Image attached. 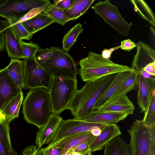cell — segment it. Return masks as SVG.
Wrapping results in <instances>:
<instances>
[{
    "label": "cell",
    "instance_id": "6da1fadb",
    "mask_svg": "<svg viewBox=\"0 0 155 155\" xmlns=\"http://www.w3.org/2000/svg\"><path fill=\"white\" fill-rule=\"evenodd\" d=\"M117 74L107 75L94 81L85 82L81 89L77 90L67 107L74 119L82 120L93 111L94 105L114 79Z\"/></svg>",
    "mask_w": 155,
    "mask_h": 155
},
{
    "label": "cell",
    "instance_id": "7a4b0ae2",
    "mask_svg": "<svg viewBox=\"0 0 155 155\" xmlns=\"http://www.w3.org/2000/svg\"><path fill=\"white\" fill-rule=\"evenodd\" d=\"M22 112L28 123L39 129L43 126L52 114L48 90L42 87L30 90L23 101Z\"/></svg>",
    "mask_w": 155,
    "mask_h": 155
},
{
    "label": "cell",
    "instance_id": "3957f363",
    "mask_svg": "<svg viewBox=\"0 0 155 155\" xmlns=\"http://www.w3.org/2000/svg\"><path fill=\"white\" fill-rule=\"evenodd\" d=\"M79 74L85 82L95 81L104 76L134 70L127 66L115 63L101 54L90 51L87 56L80 60Z\"/></svg>",
    "mask_w": 155,
    "mask_h": 155
},
{
    "label": "cell",
    "instance_id": "277c9868",
    "mask_svg": "<svg viewBox=\"0 0 155 155\" xmlns=\"http://www.w3.org/2000/svg\"><path fill=\"white\" fill-rule=\"evenodd\" d=\"M78 90L77 80L59 76L51 77L48 91L52 113L59 115L67 109Z\"/></svg>",
    "mask_w": 155,
    "mask_h": 155
},
{
    "label": "cell",
    "instance_id": "5b68a950",
    "mask_svg": "<svg viewBox=\"0 0 155 155\" xmlns=\"http://www.w3.org/2000/svg\"><path fill=\"white\" fill-rule=\"evenodd\" d=\"M51 56L39 63L51 77L59 76L77 80L78 70L76 62L68 51L58 47H51Z\"/></svg>",
    "mask_w": 155,
    "mask_h": 155
},
{
    "label": "cell",
    "instance_id": "8992f818",
    "mask_svg": "<svg viewBox=\"0 0 155 155\" xmlns=\"http://www.w3.org/2000/svg\"><path fill=\"white\" fill-rule=\"evenodd\" d=\"M95 13L99 15L118 33L127 36L131 28L130 24L124 18L117 6L109 0L100 1L92 7Z\"/></svg>",
    "mask_w": 155,
    "mask_h": 155
},
{
    "label": "cell",
    "instance_id": "52a82bcc",
    "mask_svg": "<svg viewBox=\"0 0 155 155\" xmlns=\"http://www.w3.org/2000/svg\"><path fill=\"white\" fill-rule=\"evenodd\" d=\"M24 89L42 87L49 90L51 76L34 58L24 59Z\"/></svg>",
    "mask_w": 155,
    "mask_h": 155
},
{
    "label": "cell",
    "instance_id": "ba28073f",
    "mask_svg": "<svg viewBox=\"0 0 155 155\" xmlns=\"http://www.w3.org/2000/svg\"><path fill=\"white\" fill-rule=\"evenodd\" d=\"M127 132L130 136V155H148L152 143L149 127L142 120H137Z\"/></svg>",
    "mask_w": 155,
    "mask_h": 155
},
{
    "label": "cell",
    "instance_id": "9c48e42d",
    "mask_svg": "<svg viewBox=\"0 0 155 155\" xmlns=\"http://www.w3.org/2000/svg\"><path fill=\"white\" fill-rule=\"evenodd\" d=\"M51 4L49 0H7L0 6V17L18 21L32 9Z\"/></svg>",
    "mask_w": 155,
    "mask_h": 155
},
{
    "label": "cell",
    "instance_id": "30bf717a",
    "mask_svg": "<svg viewBox=\"0 0 155 155\" xmlns=\"http://www.w3.org/2000/svg\"><path fill=\"white\" fill-rule=\"evenodd\" d=\"M106 125L85 121L82 120L69 119L62 120L56 132L51 143V145L70 135L81 132L91 131L93 130L100 128L102 130Z\"/></svg>",
    "mask_w": 155,
    "mask_h": 155
},
{
    "label": "cell",
    "instance_id": "8fae6325",
    "mask_svg": "<svg viewBox=\"0 0 155 155\" xmlns=\"http://www.w3.org/2000/svg\"><path fill=\"white\" fill-rule=\"evenodd\" d=\"M22 91L12 80L6 68L0 70V109Z\"/></svg>",
    "mask_w": 155,
    "mask_h": 155
},
{
    "label": "cell",
    "instance_id": "7c38bea8",
    "mask_svg": "<svg viewBox=\"0 0 155 155\" xmlns=\"http://www.w3.org/2000/svg\"><path fill=\"white\" fill-rule=\"evenodd\" d=\"M136 44L137 52L134 55L131 68L138 75L148 64L155 61V50L142 41Z\"/></svg>",
    "mask_w": 155,
    "mask_h": 155
},
{
    "label": "cell",
    "instance_id": "4fadbf2b",
    "mask_svg": "<svg viewBox=\"0 0 155 155\" xmlns=\"http://www.w3.org/2000/svg\"><path fill=\"white\" fill-rule=\"evenodd\" d=\"M137 86V102L141 110L144 113L147 109L153 92L155 90V77L145 78L139 74Z\"/></svg>",
    "mask_w": 155,
    "mask_h": 155
},
{
    "label": "cell",
    "instance_id": "5bb4252c",
    "mask_svg": "<svg viewBox=\"0 0 155 155\" xmlns=\"http://www.w3.org/2000/svg\"><path fill=\"white\" fill-rule=\"evenodd\" d=\"M62 118L59 115L52 114L46 124L36 132L35 144L39 149L42 146L51 143L54 138Z\"/></svg>",
    "mask_w": 155,
    "mask_h": 155
},
{
    "label": "cell",
    "instance_id": "9a60e30c",
    "mask_svg": "<svg viewBox=\"0 0 155 155\" xmlns=\"http://www.w3.org/2000/svg\"><path fill=\"white\" fill-rule=\"evenodd\" d=\"M96 137L91 131L81 132L67 136L48 146L62 148L60 155H61L68 151L74 149L81 143H87L90 145Z\"/></svg>",
    "mask_w": 155,
    "mask_h": 155
},
{
    "label": "cell",
    "instance_id": "2e32d148",
    "mask_svg": "<svg viewBox=\"0 0 155 155\" xmlns=\"http://www.w3.org/2000/svg\"><path fill=\"white\" fill-rule=\"evenodd\" d=\"M128 116V114L123 113L101 111L96 109L92 111L82 120L90 123L107 125L123 120Z\"/></svg>",
    "mask_w": 155,
    "mask_h": 155
},
{
    "label": "cell",
    "instance_id": "e0dca14e",
    "mask_svg": "<svg viewBox=\"0 0 155 155\" xmlns=\"http://www.w3.org/2000/svg\"><path fill=\"white\" fill-rule=\"evenodd\" d=\"M121 134L120 127L116 124L106 125L90 144L89 150L92 153L102 150L111 140Z\"/></svg>",
    "mask_w": 155,
    "mask_h": 155
},
{
    "label": "cell",
    "instance_id": "ac0fdd59",
    "mask_svg": "<svg viewBox=\"0 0 155 155\" xmlns=\"http://www.w3.org/2000/svg\"><path fill=\"white\" fill-rule=\"evenodd\" d=\"M134 71H126L117 73L114 79L94 105L92 108L93 110L98 109L107 102Z\"/></svg>",
    "mask_w": 155,
    "mask_h": 155
},
{
    "label": "cell",
    "instance_id": "d6986e66",
    "mask_svg": "<svg viewBox=\"0 0 155 155\" xmlns=\"http://www.w3.org/2000/svg\"><path fill=\"white\" fill-rule=\"evenodd\" d=\"M5 20L6 27L5 30L6 50L8 56L12 59H25L20 40L12 30L8 20Z\"/></svg>",
    "mask_w": 155,
    "mask_h": 155
},
{
    "label": "cell",
    "instance_id": "ffe728a7",
    "mask_svg": "<svg viewBox=\"0 0 155 155\" xmlns=\"http://www.w3.org/2000/svg\"><path fill=\"white\" fill-rule=\"evenodd\" d=\"M135 109L133 102L126 94L108 101L97 109L104 111H110L132 115Z\"/></svg>",
    "mask_w": 155,
    "mask_h": 155
},
{
    "label": "cell",
    "instance_id": "44dd1931",
    "mask_svg": "<svg viewBox=\"0 0 155 155\" xmlns=\"http://www.w3.org/2000/svg\"><path fill=\"white\" fill-rule=\"evenodd\" d=\"M11 121L6 118L0 122V155H13L16 152L11 142L9 125Z\"/></svg>",
    "mask_w": 155,
    "mask_h": 155
},
{
    "label": "cell",
    "instance_id": "7402d4cb",
    "mask_svg": "<svg viewBox=\"0 0 155 155\" xmlns=\"http://www.w3.org/2000/svg\"><path fill=\"white\" fill-rule=\"evenodd\" d=\"M6 68L14 82L20 88L24 89V68L23 61L11 59L10 64Z\"/></svg>",
    "mask_w": 155,
    "mask_h": 155
},
{
    "label": "cell",
    "instance_id": "603a6c76",
    "mask_svg": "<svg viewBox=\"0 0 155 155\" xmlns=\"http://www.w3.org/2000/svg\"><path fill=\"white\" fill-rule=\"evenodd\" d=\"M21 23L28 32L34 34L54 22L51 19L41 13Z\"/></svg>",
    "mask_w": 155,
    "mask_h": 155
},
{
    "label": "cell",
    "instance_id": "cb8c5ba5",
    "mask_svg": "<svg viewBox=\"0 0 155 155\" xmlns=\"http://www.w3.org/2000/svg\"><path fill=\"white\" fill-rule=\"evenodd\" d=\"M102 155H130L129 145L118 136L105 146Z\"/></svg>",
    "mask_w": 155,
    "mask_h": 155
},
{
    "label": "cell",
    "instance_id": "d4e9b609",
    "mask_svg": "<svg viewBox=\"0 0 155 155\" xmlns=\"http://www.w3.org/2000/svg\"><path fill=\"white\" fill-rule=\"evenodd\" d=\"M95 0H74L69 8L64 10L70 20H76L83 15L88 9Z\"/></svg>",
    "mask_w": 155,
    "mask_h": 155
},
{
    "label": "cell",
    "instance_id": "484cf974",
    "mask_svg": "<svg viewBox=\"0 0 155 155\" xmlns=\"http://www.w3.org/2000/svg\"><path fill=\"white\" fill-rule=\"evenodd\" d=\"M23 98V93L21 91L12 98L1 110L6 118L12 120L18 117Z\"/></svg>",
    "mask_w": 155,
    "mask_h": 155
},
{
    "label": "cell",
    "instance_id": "4316f807",
    "mask_svg": "<svg viewBox=\"0 0 155 155\" xmlns=\"http://www.w3.org/2000/svg\"><path fill=\"white\" fill-rule=\"evenodd\" d=\"M135 11L144 20L155 26V16L150 7L143 0H130Z\"/></svg>",
    "mask_w": 155,
    "mask_h": 155
},
{
    "label": "cell",
    "instance_id": "83f0119b",
    "mask_svg": "<svg viewBox=\"0 0 155 155\" xmlns=\"http://www.w3.org/2000/svg\"><path fill=\"white\" fill-rule=\"evenodd\" d=\"M43 13L52 20L54 23H58L62 26L64 25L67 22L70 21L65 14L64 10L58 8L53 3L49 5Z\"/></svg>",
    "mask_w": 155,
    "mask_h": 155
},
{
    "label": "cell",
    "instance_id": "f1b7e54d",
    "mask_svg": "<svg viewBox=\"0 0 155 155\" xmlns=\"http://www.w3.org/2000/svg\"><path fill=\"white\" fill-rule=\"evenodd\" d=\"M138 77V75L134 70L128 79L119 88L108 102L119 98L124 94H126L127 93L134 89L136 86H137Z\"/></svg>",
    "mask_w": 155,
    "mask_h": 155
},
{
    "label": "cell",
    "instance_id": "f546056e",
    "mask_svg": "<svg viewBox=\"0 0 155 155\" xmlns=\"http://www.w3.org/2000/svg\"><path fill=\"white\" fill-rule=\"evenodd\" d=\"M84 30L81 24H75L64 36L62 40L63 49L69 51L76 41L78 36Z\"/></svg>",
    "mask_w": 155,
    "mask_h": 155
},
{
    "label": "cell",
    "instance_id": "4dcf8cb0",
    "mask_svg": "<svg viewBox=\"0 0 155 155\" xmlns=\"http://www.w3.org/2000/svg\"><path fill=\"white\" fill-rule=\"evenodd\" d=\"M13 33L20 40H30L33 34L26 29L21 22L12 19H7Z\"/></svg>",
    "mask_w": 155,
    "mask_h": 155
},
{
    "label": "cell",
    "instance_id": "1f68e13d",
    "mask_svg": "<svg viewBox=\"0 0 155 155\" xmlns=\"http://www.w3.org/2000/svg\"><path fill=\"white\" fill-rule=\"evenodd\" d=\"M143 123L147 127L155 125V90L153 92L148 107L144 113Z\"/></svg>",
    "mask_w": 155,
    "mask_h": 155
},
{
    "label": "cell",
    "instance_id": "d6a6232c",
    "mask_svg": "<svg viewBox=\"0 0 155 155\" xmlns=\"http://www.w3.org/2000/svg\"><path fill=\"white\" fill-rule=\"evenodd\" d=\"M20 42L26 58H35L37 53L41 48L38 44L31 41L27 43L20 40Z\"/></svg>",
    "mask_w": 155,
    "mask_h": 155
},
{
    "label": "cell",
    "instance_id": "836d02e7",
    "mask_svg": "<svg viewBox=\"0 0 155 155\" xmlns=\"http://www.w3.org/2000/svg\"><path fill=\"white\" fill-rule=\"evenodd\" d=\"M52 50L51 47H47L45 49L40 48L38 51V54L36 55L35 59L39 64L48 59L51 56Z\"/></svg>",
    "mask_w": 155,
    "mask_h": 155
},
{
    "label": "cell",
    "instance_id": "e575fe53",
    "mask_svg": "<svg viewBox=\"0 0 155 155\" xmlns=\"http://www.w3.org/2000/svg\"><path fill=\"white\" fill-rule=\"evenodd\" d=\"M48 5L33 8L26 14L18 21L22 22L23 21L30 19L38 14L43 12Z\"/></svg>",
    "mask_w": 155,
    "mask_h": 155
},
{
    "label": "cell",
    "instance_id": "d590c367",
    "mask_svg": "<svg viewBox=\"0 0 155 155\" xmlns=\"http://www.w3.org/2000/svg\"><path fill=\"white\" fill-rule=\"evenodd\" d=\"M6 27L5 20H0V51L6 50L5 34Z\"/></svg>",
    "mask_w": 155,
    "mask_h": 155
},
{
    "label": "cell",
    "instance_id": "8d00e7d4",
    "mask_svg": "<svg viewBox=\"0 0 155 155\" xmlns=\"http://www.w3.org/2000/svg\"><path fill=\"white\" fill-rule=\"evenodd\" d=\"M120 48L125 51H130L136 47V44L130 39H127L121 42Z\"/></svg>",
    "mask_w": 155,
    "mask_h": 155
},
{
    "label": "cell",
    "instance_id": "74e56055",
    "mask_svg": "<svg viewBox=\"0 0 155 155\" xmlns=\"http://www.w3.org/2000/svg\"><path fill=\"white\" fill-rule=\"evenodd\" d=\"M74 1V0H54L53 3L58 8L64 10L69 8Z\"/></svg>",
    "mask_w": 155,
    "mask_h": 155
},
{
    "label": "cell",
    "instance_id": "f35d334b",
    "mask_svg": "<svg viewBox=\"0 0 155 155\" xmlns=\"http://www.w3.org/2000/svg\"><path fill=\"white\" fill-rule=\"evenodd\" d=\"M89 146L90 144L89 143H83L72 149L73 151L79 153L83 155L90 150Z\"/></svg>",
    "mask_w": 155,
    "mask_h": 155
},
{
    "label": "cell",
    "instance_id": "ab89813d",
    "mask_svg": "<svg viewBox=\"0 0 155 155\" xmlns=\"http://www.w3.org/2000/svg\"><path fill=\"white\" fill-rule=\"evenodd\" d=\"M38 149L34 145L28 146L23 150L21 155H36Z\"/></svg>",
    "mask_w": 155,
    "mask_h": 155
},
{
    "label": "cell",
    "instance_id": "60d3db41",
    "mask_svg": "<svg viewBox=\"0 0 155 155\" xmlns=\"http://www.w3.org/2000/svg\"><path fill=\"white\" fill-rule=\"evenodd\" d=\"M142 71H144L151 76H155V61L148 64L143 68Z\"/></svg>",
    "mask_w": 155,
    "mask_h": 155
},
{
    "label": "cell",
    "instance_id": "b9f144b4",
    "mask_svg": "<svg viewBox=\"0 0 155 155\" xmlns=\"http://www.w3.org/2000/svg\"><path fill=\"white\" fill-rule=\"evenodd\" d=\"M49 148V155H60L62 151V148L60 147L53 146H48Z\"/></svg>",
    "mask_w": 155,
    "mask_h": 155
},
{
    "label": "cell",
    "instance_id": "7bdbcfd3",
    "mask_svg": "<svg viewBox=\"0 0 155 155\" xmlns=\"http://www.w3.org/2000/svg\"><path fill=\"white\" fill-rule=\"evenodd\" d=\"M120 46L115 48H111L109 50H104L102 52L101 54L102 56L106 58L109 59L110 57L112 52L116 49L120 48Z\"/></svg>",
    "mask_w": 155,
    "mask_h": 155
},
{
    "label": "cell",
    "instance_id": "ee69618b",
    "mask_svg": "<svg viewBox=\"0 0 155 155\" xmlns=\"http://www.w3.org/2000/svg\"><path fill=\"white\" fill-rule=\"evenodd\" d=\"M148 127L150 130L151 142L153 144L155 145V125Z\"/></svg>",
    "mask_w": 155,
    "mask_h": 155
},
{
    "label": "cell",
    "instance_id": "f6af8a7d",
    "mask_svg": "<svg viewBox=\"0 0 155 155\" xmlns=\"http://www.w3.org/2000/svg\"><path fill=\"white\" fill-rule=\"evenodd\" d=\"M48 150V146L44 148H41L38 150L36 155H49Z\"/></svg>",
    "mask_w": 155,
    "mask_h": 155
},
{
    "label": "cell",
    "instance_id": "bcb514c9",
    "mask_svg": "<svg viewBox=\"0 0 155 155\" xmlns=\"http://www.w3.org/2000/svg\"><path fill=\"white\" fill-rule=\"evenodd\" d=\"M102 130L100 128H97L91 131L92 134L94 136L97 137L101 134Z\"/></svg>",
    "mask_w": 155,
    "mask_h": 155
},
{
    "label": "cell",
    "instance_id": "7dc6e473",
    "mask_svg": "<svg viewBox=\"0 0 155 155\" xmlns=\"http://www.w3.org/2000/svg\"><path fill=\"white\" fill-rule=\"evenodd\" d=\"M148 155H155V145L152 143L150 146Z\"/></svg>",
    "mask_w": 155,
    "mask_h": 155
},
{
    "label": "cell",
    "instance_id": "c3c4849f",
    "mask_svg": "<svg viewBox=\"0 0 155 155\" xmlns=\"http://www.w3.org/2000/svg\"><path fill=\"white\" fill-rule=\"evenodd\" d=\"M6 119L5 116L2 114L0 109V122H1Z\"/></svg>",
    "mask_w": 155,
    "mask_h": 155
},
{
    "label": "cell",
    "instance_id": "681fc988",
    "mask_svg": "<svg viewBox=\"0 0 155 155\" xmlns=\"http://www.w3.org/2000/svg\"><path fill=\"white\" fill-rule=\"evenodd\" d=\"M73 152L72 150H70L65 153L62 154L61 155H68L70 154H71Z\"/></svg>",
    "mask_w": 155,
    "mask_h": 155
},
{
    "label": "cell",
    "instance_id": "f907efd6",
    "mask_svg": "<svg viewBox=\"0 0 155 155\" xmlns=\"http://www.w3.org/2000/svg\"><path fill=\"white\" fill-rule=\"evenodd\" d=\"M7 0H0V6L5 4Z\"/></svg>",
    "mask_w": 155,
    "mask_h": 155
},
{
    "label": "cell",
    "instance_id": "816d5d0a",
    "mask_svg": "<svg viewBox=\"0 0 155 155\" xmlns=\"http://www.w3.org/2000/svg\"><path fill=\"white\" fill-rule=\"evenodd\" d=\"M92 153L91 152L90 150H89L86 153L83 154V155H92Z\"/></svg>",
    "mask_w": 155,
    "mask_h": 155
},
{
    "label": "cell",
    "instance_id": "f5cc1de1",
    "mask_svg": "<svg viewBox=\"0 0 155 155\" xmlns=\"http://www.w3.org/2000/svg\"><path fill=\"white\" fill-rule=\"evenodd\" d=\"M71 155H83L80 153L73 152H72Z\"/></svg>",
    "mask_w": 155,
    "mask_h": 155
},
{
    "label": "cell",
    "instance_id": "db71d44e",
    "mask_svg": "<svg viewBox=\"0 0 155 155\" xmlns=\"http://www.w3.org/2000/svg\"><path fill=\"white\" fill-rule=\"evenodd\" d=\"M150 28L151 29V32L153 33V35L154 37H155V31L152 28V27H150Z\"/></svg>",
    "mask_w": 155,
    "mask_h": 155
},
{
    "label": "cell",
    "instance_id": "11a10c76",
    "mask_svg": "<svg viewBox=\"0 0 155 155\" xmlns=\"http://www.w3.org/2000/svg\"><path fill=\"white\" fill-rule=\"evenodd\" d=\"M13 155H21V154H18V153L16 152Z\"/></svg>",
    "mask_w": 155,
    "mask_h": 155
},
{
    "label": "cell",
    "instance_id": "9f6ffc18",
    "mask_svg": "<svg viewBox=\"0 0 155 155\" xmlns=\"http://www.w3.org/2000/svg\"><path fill=\"white\" fill-rule=\"evenodd\" d=\"M72 154V153H71ZM71 154H69L68 155H71Z\"/></svg>",
    "mask_w": 155,
    "mask_h": 155
}]
</instances>
